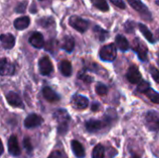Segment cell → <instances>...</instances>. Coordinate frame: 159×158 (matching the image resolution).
<instances>
[{
    "label": "cell",
    "instance_id": "16",
    "mask_svg": "<svg viewBox=\"0 0 159 158\" xmlns=\"http://www.w3.org/2000/svg\"><path fill=\"white\" fill-rule=\"evenodd\" d=\"M105 126V122L96 119H90L86 122V129L89 132H97Z\"/></svg>",
    "mask_w": 159,
    "mask_h": 158
},
{
    "label": "cell",
    "instance_id": "42",
    "mask_svg": "<svg viewBox=\"0 0 159 158\" xmlns=\"http://www.w3.org/2000/svg\"><path fill=\"white\" fill-rule=\"evenodd\" d=\"M157 63H158V65H159V54H158V60H157Z\"/></svg>",
    "mask_w": 159,
    "mask_h": 158
},
{
    "label": "cell",
    "instance_id": "10",
    "mask_svg": "<svg viewBox=\"0 0 159 158\" xmlns=\"http://www.w3.org/2000/svg\"><path fill=\"white\" fill-rule=\"evenodd\" d=\"M127 79L131 84H139L142 80V74L136 65H131L127 73Z\"/></svg>",
    "mask_w": 159,
    "mask_h": 158
},
{
    "label": "cell",
    "instance_id": "14",
    "mask_svg": "<svg viewBox=\"0 0 159 158\" xmlns=\"http://www.w3.org/2000/svg\"><path fill=\"white\" fill-rule=\"evenodd\" d=\"M29 43L35 48H41L45 46L44 36L40 33H34L29 37Z\"/></svg>",
    "mask_w": 159,
    "mask_h": 158
},
{
    "label": "cell",
    "instance_id": "5",
    "mask_svg": "<svg viewBox=\"0 0 159 158\" xmlns=\"http://www.w3.org/2000/svg\"><path fill=\"white\" fill-rule=\"evenodd\" d=\"M128 2L136 11H138L143 16V18L148 20H152L151 13H150L149 9L141 0H128Z\"/></svg>",
    "mask_w": 159,
    "mask_h": 158
},
{
    "label": "cell",
    "instance_id": "31",
    "mask_svg": "<svg viewBox=\"0 0 159 158\" xmlns=\"http://www.w3.org/2000/svg\"><path fill=\"white\" fill-rule=\"evenodd\" d=\"M149 72H150L152 77L154 78V80H155L156 82L159 83V70H157V69L156 67H154V66H151V67L149 68Z\"/></svg>",
    "mask_w": 159,
    "mask_h": 158
},
{
    "label": "cell",
    "instance_id": "32",
    "mask_svg": "<svg viewBox=\"0 0 159 158\" xmlns=\"http://www.w3.org/2000/svg\"><path fill=\"white\" fill-rule=\"evenodd\" d=\"M23 146L24 148L26 149V151L28 153H31L33 151V146H32V143H31V139L26 137L24 140H23Z\"/></svg>",
    "mask_w": 159,
    "mask_h": 158
},
{
    "label": "cell",
    "instance_id": "26",
    "mask_svg": "<svg viewBox=\"0 0 159 158\" xmlns=\"http://www.w3.org/2000/svg\"><path fill=\"white\" fill-rule=\"evenodd\" d=\"M91 3L95 7L102 11H108L109 10V6L105 0H90Z\"/></svg>",
    "mask_w": 159,
    "mask_h": 158
},
{
    "label": "cell",
    "instance_id": "12",
    "mask_svg": "<svg viewBox=\"0 0 159 158\" xmlns=\"http://www.w3.org/2000/svg\"><path fill=\"white\" fill-rule=\"evenodd\" d=\"M7 145H8V152L11 156H18L20 155V148L18 138L16 135H11L9 137L8 142H7Z\"/></svg>",
    "mask_w": 159,
    "mask_h": 158
},
{
    "label": "cell",
    "instance_id": "23",
    "mask_svg": "<svg viewBox=\"0 0 159 158\" xmlns=\"http://www.w3.org/2000/svg\"><path fill=\"white\" fill-rule=\"evenodd\" d=\"M138 26H139V29H140L141 33L143 34V36H144L150 43H155V42H156V39L154 38L153 34L149 31V29L147 28V26H145V25L143 24V23H140Z\"/></svg>",
    "mask_w": 159,
    "mask_h": 158
},
{
    "label": "cell",
    "instance_id": "43",
    "mask_svg": "<svg viewBox=\"0 0 159 158\" xmlns=\"http://www.w3.org/2000/svg\"><path fill=\"white\" fill-rule=\"evenodd\" d=\"M39 1H42V0H39Z\"/></svg>",
    "mask_w": 159,
    "mask_h": 158
},
{
    "label": "cell",
    "instance_id": "34",
    "mask_svg": "<svg viewBox=\"0 0 159 158\" xmlns=\"http://www.w3.org/2000/svg\"><path fill=\"white\" fill-rule=\"evenodd\" d=\"M78 78H80V79H82L83 81H85V82H87V83H89V82H91V78L89 76V75H87L85 73H80L79 74H78Z\"/></svg>",
    "mask_w": 159,
    "mask_h": 158
},
{
    "label": "cell",
    "instance_id": "28",
    "mask_svg": "<svg viewBox=\"0 0 159 158\" xmlns=\"http://www.w3.org/2000/svg\"><path fill=\"white\" fill-rule=\"evenodd\" d=\"M54 22V20L50 17H48V18H43L41 20H38V23L39 25H41L42 27H48L49 25H51L52 23Z\"/></svg>",
    "mask_w": 159,
    "mask_h": 158
},
{
    "label": "cell",
    "instance_id": "8",
    "mask_svg": "<svg viewBox=\"0 0 159 158\" xmlns=\"http://www.w3.org/2000/svg\"><path fill=\"white\" fill-rule=\"evenodd\" d=\"M15 73L14 64L6 58L0 59V75H13Z\"/></svg>",
    "mask_w": 159,
    "mask_h": 158
},
{
    "label": "cell",
    "instance_id": "25",
    "mask_svg": "<svg viewBox=\"0 0 159 158\" xmlns=\"http://www.w3.org/2000/svg\"><path fill=\"white\" fill-rule=\"evenodd\" d=\"M144 94L150 99L151 102H153L154 103H157V104H159V93L157 92L156 90H154L153 88H149L145 92Z\"/></svg>",
    "mask_w": 159,
    "mask_h": 158
},
{
    "label": "cell",
    "instance_id": "20",
    "mask_svg": "<svg viewBox=\"0 0 159 158\" xmlns=\"http://www.w3.org/2000/svg\"><path fill=\"white\" fill-rule=\"evenodd\" d=\"M30 18L27 16L19 17L14 20V27L17 30H24L30 25Z\"/></svg>",
    "mask_w": 159,
    "mask_h": 158
},
{
    "label": "cell",
    "instance_id": "4",
    "mask_svg": "<svg viewBox=\"0 0 159 158\" xmlns=\"http://www.w3.org/2000/svg\"><path fill=\"white\" fill-rule=\"evenodd\" d=\"M132 49L137 52L139 58L143 61H146L148 60V49L146 46L139 39L135 38L132 42Z\"/></svg>",
    "mask_w": 159,
    "mask_h": 158
},
{
    "label": "cell",
    "instance_id": "6",
    "mask_svg": "<svg viewBox=\"0 0 159 158\" xmlns=\"http://www.w3.org/2000/svg\"><path fill=\"white\" fill-rule=\"evenodd\" d=\"M145 125L152 131H159V115L156 112H148L145 115Z\"/></svg>",
    "mask_w": 159,
    "mask_h": 158
},
{
    "label": "cell",
    "instance_id": "36",
    "mask_svg": "<svg viewBox=\"0 0 159 158\" xmlns=\"http://www.w3.org/2000/svg\"><path fill=\"white\" fill-rule=\"evenodd\" d=\"M25 7H26V3H20L17 7H16V11L18 12V13H22V12H24L25 11Z\"/></svg>",
    "mask_w": 159,
    "mask_h": 158
},
{
    "label": "cell",
    "instance_id": "7",
    "mask_svg": "<svg viewBox=\"0 0 159 158\" xmlns=\"http://www.w3.org/2000/svg\"><path fill=\"white\" fill-rule=\"evenodd\" d=\"M38 67L40 74L43 75H49L53 71V64L48 56H44L39 60Z\"/></svg>",
    "mask_w": 159,
    "mask_h": 158
},
{
    "label": "cell",
    "instance_id": "24",
    "mask_svg": "<svg viewBox=\"0 0 159 158\" xmlns=\"http://www.w3.org/2000/svg\"><path fill=\"white\" fill-rule=\"evenodd\" d=\"M93 32H94L96 37H97L100 41H104V40L107 38V36L109 35L108 32L105 31L104 29H102V28L100 27V26H94Z\"/></svg>",
    "mask_w": 159,
    "mask_h": 158
},
{
    "label": "cell",
    "instance_id": "19",
    "mask_svg": "<svg viewBox=\"0 0 159 158\" xmlns=\"http://www.w3.org/2000/svg\"><path fill=\"white\" fill-rule=\"evenodd\" d=\"M71 146H72V150H73V153L75 154V156L77 158H84L85 157V149L83 147V145L77 142V141H72L71 142Z\"/></svg>",
    "mask_w": 159,
    "mask_h": 158
},
{
    "label": "cell",
    "instance_id": "40",
    "mask_svg": "<svg viewBox=\"0 0 159 158\" xmlns=\"http://www.w3.org/2000/svg\"><path fill=\"white\" fill-rule=\"evenodd\" d=\"M132 158H141V157H140L139 156H132Z\"/></svg>",
    "mask_w": 159,
    "mask_h": 158
},
{
    "label": "cell",
    "instance_id": "21",
    "mask_svg": "<svg viewBox=\"0 0 159 158\" xmlns=\"http://www.w3.org/2000/svg\"><path fill=\"white\" fill-rule=\"evenodd\" d=\"M59 68L63 76H66V77L71 76L73 70H72V64L69 61H67V60L61 61V63L59 64Z\"/></svg>",
    "mask_w": 159,
    "mask_h": 158
},
{
    "label": "cell",
    "instance_id": "13",
    "mask_svg": "<svg viewBox=\"0 0 159 158\" xmlns=\"http://www.w3.org/2000/svg\"><path fill=\"white\" fill-rule=\"evenodd\" d=\"M7 101L8 104L11 105L12 107L20 108V109H23V107H24L20 97L19 96V94H17L14 91H9L7 94Z\"/></svg>",
    "mask_w": 159,
    "mask_h": 158
},
{
    "label": "cell",
    "instance_id": "30",
    "mask_svg": "<svg viewBox=\"0 0 159 158\" xmlns=\"http://www.w3.org/2000/svg\"><path fill=\"white\" fill-rule=\"evenodd\" d=\"M107 91H108V88H107L106 86H104V85H102V84H98V85L96 86V92H97L99 95L103 96V95H105V94L107 93Z\"/></svg>",
    "mask_w": 159,
    "mask_h": 158
},
{
    "label": "cell",
    "instance_id": "1",
    "mask_svg": "<svg viewBox=\"0 0 159 158\" xmlns=\"http://www.w3.org/2000/svg\"><path fill=\"white\" fill-rule=\"evenodd\" d=\"M53 117L58 123L59 134L64 135L68 131L69 122H70V115H69L68 112L64 109H59L54 113Z\"/></svg>",
    "mask_w": 159,
    "mask_h": 158
},
{
    "label": "cell",
    "instance_id": "35",
    "mask_svg": "<svg viewBox=\"0 0 159 158\" xmlns=\"http://www.w3.org/2000/svg\"><path fill=\"white\" fill-rule=\"evenodd\" d=\"M48 158H62V155L60 151H53Z\"/></svg>",
    "mask_w": 159,
    "mask_h": 158
},
{
    "label": "cell",
    "instance_id": "22",
    "mask_svg": "<svg viewBox=\"0 0 159 158\" xmlns=\"http://www.w3.org/2000/svg\"><path fill=\"white\" fill-rule=\"evenodd\" d=\"M116 44L117 46V47L122 50V51H127L129 48V41L127 40V38L121 34H118L116 37Z\"/></svg>",
    "mask_w": 159,
    "mask_h": 158
},
{
    "label": "cell",
    "instance_id": "18",
    "mask_svg": "<svg viewBox=\"0 0 159 158\" xmlns=\"http://www.w3.org/2000/svg\"><path fill=\"white\" fill-rule=\"evenodd\" d=\"M42 92H43L44 98L48 102H58L61 99L60 96L52 88H50L49 87H45L43 88V91Z\"/></svg>",
    "mask_w": 159,
    "mask_h": 158
},
{
    "label": "cell",
    "instance_id": "29",
    "mask_svg": "<svg viewBox=\"0 0 159 158\" xmlns=\"http://www.w3.org/2000/svg\"><path fill=\"white\" fill-rule=\"evenodd\" d=\"M150 88V84L146 81H142L141 83H139L138 85V88L137 90L141 93H144L148 88Z\"/></svg>",
    "mask_w": 159,
    "mask_h": 158
},
{
    "label": "cell",
    "instance_id": "17",
    "mask_svg": "<svg viewBox=\"0 0 159 158\" xmlns=\"http://www.w3.org/2000/svg\"><path fill=\"white\" fill-rule=\"evenodd\" d=\"M0 42L2 43V46L6 49H10L15 46V37L11 34H3L0 35Z\"/></svg>",
    "mask_w": 159,
    "mask_h": 158
},
{
    "label": "cell",
    "instance_id": "3",
    "mask_svg": "<svg viewBox=\"0 0 159 158\" xmlns=\"http://www.w3.org/2000/svg\"><path fill=\"white\" fill-rule=\"evenodd\" d=\"M69 24L79 33H85L89 26V22L88 20H86L78 17V16L70 17Z\"/></svg>",
    "mask_w": 159,
    "mask_h": 158
},
{
    "label": "cell",
    "instance_id": "37",
    "mask_svg": "<svg viewBox=\"0 0 159 158\" xmlns=\"http://www.w3.org/2000/svg\"><path fill=\"white\" fill-rule=\"evenodd\" d=\"M99 107H100L99 103H93L92 104V107H91V110L92 111H97L99 109Z\"/></svg>",
    "mask_w": 159,
    "mask_h": 158
},
{
    "label": "cell",
    "instance_id": "11",
    "mask_svg": "<svg viewBox=\"0 0 159 158\" xmlns=\"http://www.w3.org/2000/svg\"><path fill=\"white\" fill-rule=\"evenodd\" d=\"M71 103L74 108L77 110H84L89 106V100L82 95H75L72 98Z\"/></svg>",
    "mask_w": 159,
    "mask_h": 158
},
{
    "label": "cell",
    "instance_id": "33",
    "mask_svg": "<svg viewBox=\"0 0 159 158\" xmlns=\"http://www.w3.org/2000/svg\"><path fill=\"white\" fill-rule=\"evenodd\" d=\"M115 6H116V7H118L119 8H122V9H124L125 7H126V6H125V4H124V2H123V0H110Z\"/></svg>",
    "mask_w": 159,
    "mask_h": 158
},
{
    "label": "cell",
    "instance_id": "39",
    "mask_svg": "<svg viewBox=\"0 0 159 158\" xmlns=\"http://www.w3.org/2000/svg\"><path fill=\"white\" fill-rule=\"evenodd\" d=\"M156 36H157V38L159 40V29L157 30V32H156Z\"/></svg>",
    "mask_w": 159,
    "mask_h": 158
},
{
    "label": "cell",
    "instance_id": "2",
    "mask_svg": "<svg viewBox=\"0 0 159 158\" xmlns=\"http://www.w3.org/2000/svg\"><path fill=\"white\" fill-rule=\"evenodd\" d=\"M100 57L104 61H113L116 58V44H108L103 46L100 50Z\"/></svg>",
    "mask_w": 159,
    "mask_h": 158
},
{
    "label": "cell",
    "instance_id": "15",
    "mask_svg": "<svg viewBox=\"0 0 159 158\" xmlns=\"http://www.w3.org/2000/svg\"><path fill=\"white\" fill-rule=\"evenodd\" d=\"M75 39L73 36H70V35H67V36H64L62 38V40L60 42V47L69 53H71L74 48H75Z\"/></svg>",
    "mask_w": 159,
    "mask_h": 158
},
{
    "label": "cell",
    "instance_id": "38",
    "mask_svg": "<svg viewBox=\"0 0 159 158\" xmlns=\"http://www.w3.org/2000/svg\"><path fill=\"white\" fill-rule=\"evenodd\" d=\"M4 153V146H3V142L0 140V156H2V154Z\"/></svg>",
    "mask_w": 159,
    "mask_h": 158
},
{
    "label": "cell",
    "instance_id": "41",
    "mask_svg": "<svg viewBox=\"0 0 159 158\" xmlns=\"http://www.w3.org/2000/svg\"><path fill=\"white\" fill-rule=\"evenodd\" d=\"M157 4L159 6V0H157Z\"/></svg>",
    "mask_w": 159,
    "mask_h": 158
},
{
    "label": "cell",
    "instance_id": "9",
    "mask_svg": "<svg viewBox=\"0 0 159 158\" xmlns=\"http://www.w3.org/2000/svg\"><path fill=\"white\" fill-rule=\"evenodd\" d=\"M43 121L44 120L40 115H38L36 114H31L25 118L24 126L27 129H34V128H37V127L41 126Z\"/></svg>",
    "mask_w": 159,
    "mask_h": 158
},
{
    "label": "cell",
    "instance_id": "27",
    "mask_svg": "<svg viewBox=\"0 0 159 158\" xmlns=\"http://www.w3.org/2000/svg\"><path fill=\"white\" fill-rule=\"evenodd\" d=\"M92 158H104V147L102 144H98L92 151Z\"/></svg>",
    "mask_w": 159,
    "mask_h": 158
}]
</instances>
